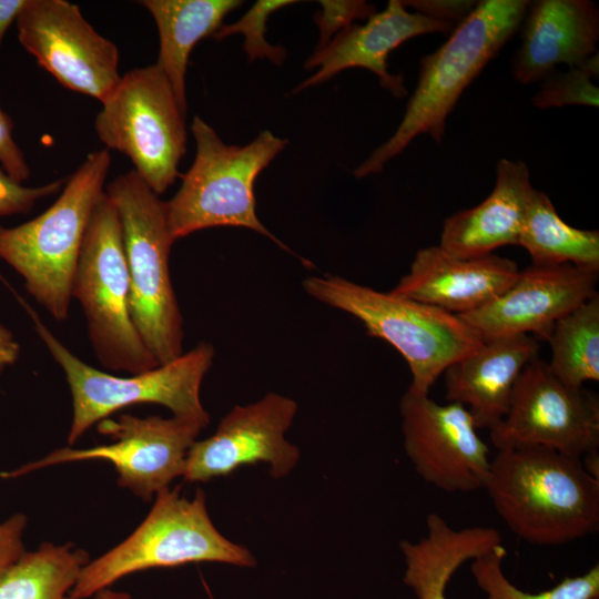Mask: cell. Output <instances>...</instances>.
I'll use <instances>...</instances> for the list:
<instances>
[{
    "label": "cell",
    "mask_w": 599,
    "mask_h": 599,
    "mask_svg": "<svg viewBox=\"0 0 599 599\" xmlns=\"http://www.w3.org/2000/svg\"><path fill=\"white\" fill-rule=\"evenodd\" d=\"M486 489L508 529L536 546H559L599 530V480L581 459L525 446L497 450Z\"/></svg>",
    "instance_id": "obj_1"
},
{
    "label": "cell",
    "mask_w": 599,
    "mask_h": 599,
    "mask_svg": "<svg viewBox=\"0 0 599 599\" xmlns=\"http://www.w3.org/2000/svg\"><path fill=\"white\" fill-rule=\"evenodd\" d=\"M528 0H481L433 53L420 59L416 88L394 134L353 172L383 171L420 134L440 144L459 98L520 28Z\"/></svg>",
    "instance_id": "obj_2"
},
{
    "label": "cell",
    "mask_w": 599,
    "mask_h": 599,
    "mask_svg": "<svg viewBox=\"0 0 599 599\" xmlns=\"http://www.w3.org/2000/svg\"><path fill=\"white\" fill-rule=\"evenodd\" d=\"M303 288L318 302L359 319L369 336L393 345L410 369L407 390L412 393L429 395L449 365L476 352L485 342L456 314L337 275L308 276Z\"/></svg>",
    "instance_id": "obj_3"
},
{
    "label": "cell",
    "mask_w": 599,
    "mask_h": 599,
    "mask_svg": "<svg viewBox=\"0 0 599 599\" xmlns=\"http://www.w3.org/2000/svg\"><path fill=\"white\" fill-rule=\"evenodd\" d=\"M110 165L106 149L90 153L42 214L12 227L0 224V258L55 321L69 316L82 242Z\"/></svg>",
    "instance_id": "obj_4"
},
{
    "label": "cell",
    "mask_w": 599,
    "mask_h": 599,
    "mask_svg": "<svg viewBox=\"0 0 599 599\" xmlns=\"http://www.w3.org/2000/svg\"><path fill=\"white\" fill-rule=\"evenodd\" d=\"M122 226L132 322L159 365L183 352V316L170 277L166 203L135 173L116 176L104 191Z\"/></svg>",
    "instance_id": "obj_5"
},
{
    "label": "cell",
    "mask_w": 599,
    "mask_h": 599,
    "mask_svg": "<svg viewBox=\"0 0 599 599\" xmlns=\"http://www.w3.org/2000/svg\"><path fill=\"white\" fill-rule=\"evenodd\" d=\"M191 132L196 143L194 162L182 175L176 194L165 202L174 241L204 229L234 226L255 231L291 252L258 220L254 195L257 175L288 141L265 130L246 145H227L197 115Z\"/></svg>",
    "instance_id": "obj_6"
},
{
    "label": "cell",
    "mask_w": 599,
    "mask_h": 599,
    "mask_svg": "<svg viewBox=\"0 0 599 599\" xmlns=\"http://www.w3.org/2000/svg\"><path fill=\"white\" fill-rule=\"evenodd\" d=\"M154 498L151 510L128 538L83 567L72 590L75 598L93 597L128 575L152 568L191 562L256 565L247 548L215 528L202 489L189 499L179 488L169 487Z\"/></svg>",
    "instance_id": "obj_7"
},
{
    "label": "cell",
    "mask_w": 599,
    "mask_h": 599,
    "mask_svg": "<svg viewBox=\"0 0 599 599\" xmlns=\"http://www.w3.org/2000/svg\"><path fill=\"white\" fill-rule=\"evenodd\" d=\"M35 328L62 368L72 396V422L68 444L73 445L89 428L119 409L136 404H158L173 416L191 418L205 426L210 415L204 409L200 389L212 366L215 351L206 342L158 367L131 375L115 376L101 372L72 354L30 311Z\"/></svg>",
    "instance_id": "obj_8"
},
{
    "label": "cell",
    "mask_w": 599,
    "mask_h": 599,
    "mask_svg": "<svg viewBox=\"0 0 599 599\" xmlns=\"http://www.w3.org/2000/svg\"><path fill=\"white\" fill-rule=\"evenodd\" d=\"M71 295L82 306L91 345L104 368L135 375L159 366L131 318L121 221L105 192L91 215Z\"/></svg>",
    "instance_id": "obj_9"
},
{
    "label": "cell",
    "mask_w": 599,
    "mask_h": 599,
    "mask_svg": "<svg viewBox=\"0 0 599 599\" xmlns=\"http://www.w3.org/2000/svg\"><path fill=\"white\" fill-rule=\"evenodd\" d=\"M101 104L94 121L100 141L128 156L153 192H165L186 152V114L165 74L156 64L132 69Z\"/></svg>",
    "instance_id": "obj_10"
},
{
    "label": "cell",
    "mask_w": 599,
    "mask_h": 599,
    "mask_svg": "<svg viewBox=\"0 0 599 599\" xmlns=\"http://www.w3.org/2000/svg\"><path fill=\"white\" fill-rule=\"evenodd\" d=\"M206 426L197 420L172 416L138 417L130 414L98 423L100 434L111 444L85 449L59 448L45 457L17 469L0 473L17 478L48 466L71 461L104 460L113 465L120 487L150 501L171 483L182 477L191 446Z\"/></svg>",
    "instance_id": "obj_11"
},
{
    "label": "cell",
    "mask_w": 599,
    "mask_h": 599,
    "mask_svg": "<svg viewBox=\"0 0 599 599\" xmlns=\"http://www.w3.org/2000/svg\"><path fill=\"white\" fill-rule=\"evenodd\" d=\"M489 432L497 450L538 446L581 458L599 449V398L562 384L537 355L518 376L505 417Z\"/></svg>",
    "instance_id": "obj_12"
},
{
    "label": "cell",
    "mask_w": 599,
    "mask_h": 599,
    "mask_svg": "<svg viewBox=\"0 0 599 599\" xmlns=\"http://www.w3.org/2000/svg\"><path fill=\"white\" fill-rule=\"evenodd\" d=\"M18 39L63 87L102 102L121 79L119 50L65 0H28Z\"/></svg>",
    "instance_id": "obj_13"
},
{
    "label": "cell",
    "mask_w": 599,
    "mask_h": 599,
    "mask_svg": "<svg viewBox=\"0 0 599 599\" xmlns=\"http://www.w3.org/2000/svg\"><path fill=\"white\" fill-rule=\"evenodd\" d=\"M399 410L405 453L425 483L447 493L485 487L489 448L466 407L406 390Z\"/></svg>",
    "instance_id": "obj_14"
},
{
    "label": "cell",
    "mask_w": 599,
    "mask_h": 599,
    "mask_svg": "<svg viewBox=\"0 0 599 599\" xmlns=\"http://www.w3.org/2000/svg\"><path fill=\"white\" fill-rule=\"evenodd\" d=\"M296 412L294 399L276 393L235 406L210 437L191 446L182 478L209 481L257 463H266L273 478L287 476L300 458V449L285 438Z\"/></svg>",
    "instance_id": "obj_15"
},
{
    "label": "cell",
    "mask_w": 599,
    "mask_h": 599,
    "mask_svg": "<svg viewBox=\"0 0 599 599\" xmlns=\"http://www.w3.org/2000/svg\"><path fill=\"white\" fill-rule=\"evenodd\" d=\"M598 270L572 264H531L500 297L458 316L484 341L518 334L547 341L559 318L598 294Z\"/></svg>",
    "instance_id": "obj_16"
},
{
    "label": "cell",
    "mask_w": 599,
    "mask_h": 599,
    "mask_svg": "<svg viewBox=\"0 0 599 599\" xmlns=\"http://www.w3.org/2000/svg\"><path fill=\"white\" fill-rule=\"evenodd\" d=\"M454 28L453 23L408 11L403 0H389L383 11L375 12L362 24H351L324 49L315 51L304 67H318V71L300 83L292 93L321 84L343 70L364 68L377 75L379 84L394 97L403 98L407 94L403 75L388 71L390 52L412 38L428 33L449 34Z\"/></svg>",
    "instance_id": "obj_17"
},
{
    "label": "cell",
    "mask_w": 599,
    "mask_h": 599,
    "mask_svg": "<svg viewBox=\"0 0 599 599\" xmlns=\"http://www.w3.org/2000/svg\"><path fill=\"white\" fill-rule=\"evenodd\" d=\"M518 274L510 258L494 253L456 258L433 245L416 253L409 272L389 293L464 315L500 297Z\"/></svg>",
    "instance_id": "obj_18"
},
{
    "label": "cell",
    "mask_w": 599,
    "mask_h": 599,
    "mask_svg": "<svg viewBox=\"0 0 599 599\" xmlns=\"http://www.w3.org/2000/svg\"><path fill=\"white\" fill-rule=\"evenodd\" d=\"M521 43L511 58L521 84L540 82L558 64L578 67L597 53L599 9L589 0L530 1L522 19Z\"/></svg>",
    "instance_id": "obj_19"
},
{
    "label": "cell",
    "mask_w": 599,
    "mask_h": 599,
    "mask_svg": "<svg viewBox=\"0 0 599 599\" xmlns=\"http://www.w3.org/2000/svg\"><path fill=\"white\" fill-rule=\"evenodd\" d=\"M539 347L529 334L485 341L443 373L446 399L466 407L477 428L490 430L505 417L517 378Z\"/></svg>",
    "instance_id": "obj_20"
},
{
    "label": "cell",
    "mask_w": 599,
    "mask_h": 599,
    "mask_svg": "<svg viewBox=\"0 0 599 599\" xmlns=\"http://www.w3.org/2000/svg\"><path fill=\"white\" fill-rule=\"evenodd\" d=\"M535 191L526 163L500 159L491 193L477 206L447 217L438 246L451 257L473 258L501 246L518 245Z\"/></svg>",
    "instance_id": "obj_21"
},
{
    "label": "cell",
    "mask_w": 599,
    "mask_h": 599,
    "mask_svg": "<svg viewBox=\"0 0 599 599\" xmlns=\"http://www.w3.org/2000/svg\"><path fill=\"white\" fill-rule=\"evenodd\" d=\"M426 528L419 540L399 542L405 561L403 580L416 599H448L447 587L455 572L502 545L500 532L493 527L456 529L437 512L428 514Z\"/></svg>",
    "instance_id": "obj_22"
},
{
    "label": "cell",
    "mask_w": 599,
    "mask_h": 599,
    "mask_svg": "<svg viewBox=\"0 0 599 599\" xmlns=\"http://www.w3.org/2000/svg\"><path fill=\"white\" fill-rule=\"evenodd\" d=\"M159 30L160 50L156 65L167 78L176 101L186 114L185 74L194 45L213 35L226 14L240 0H142Z\"/></svg>",
    "instance_id": "obj_23"
},
{
    "label": "cell",
    "mask_w": 599,
    "mask_h": 599,
    "mask_svg": "<svg viewBox=\"0 0 599 599\" xmlns=\"http://www.w3.org/2000/svg\"><path fill=\"white\" fill-rule=\"evenodd\" d=\"M518 245L528 252L532 265L572 264L599 271V232L565 223L541 191L536 190L529 203Z\"/></svg>",
    "instance_id": "obj_24"
},
{
    "label": "cell",
    "mask_w": 599,
    "mask_h": 599,
    "mask_svg": "<svg viewBox=\"0 0 599 599\" xmlns=\"http://www.w3.org/2000/svg\"><path fill=\"white\" fill-rule=\"evenodd\" d=\"M90 558L72 544L43 542L0 577V599H78L72 590Z\"/></svg>",
    "instance_id": "obj_25"
},
{
    "label": "cell",
    "mask_w": 599,
    "mask_h": 599,
    "mask_svg": "<svg viewBox=\"0 0 599 599\" xmlns=\"http://www.w3.org/2000/svg\"><path fill=\"white\" fill-rule=\"evenodd\" d=\"M547 342L548 366L565 385L581 388L599 380V294L559 318Z\"/></svg>",
    "instance_id": "obj_26"
},
{
    "label": "cell",
    "mask_w": 599,
    "mask_h": 599,
    "mask_svg": "<svg viewBox=\"0 0 599 599\" xmlns=\"http://www.w3.org/2000/svg\"><path fill=\"white\" fill-rule=\"evenodd\" d=\"M507 550L502 545L471 560L470 571L486 599H596L599 598V566L566 577L552 588L528 592L515 586L502 570Z\"/></svg>",
    "instance_id": "obj_27"
},
{
    "label": "cell",
    "mask_w": 599,
    "mask_h": 599,
    "mask_svg": "<svg viewBox=\"0 0 599 599\" xmlns=\"http://www.w3.org/2000/svg\"><path fill=\"white\" fill-rule=\"evenodd\" d=\"M598 52L589 57L578 67L567 71L556 69L541 81L532 104L539 109L562 108L566 105H599V89L592 78L599 72Z\"/></svg>",
    "instance_id": "obj_28"
},
{
    "label": "cell",
    "mask_w": 599,
    "mask_h": 599,
    "mask_svg": "<svg viewBox=\"0 0 599 599\" xmlns=\"http://www.w3.org/2000/svg\"><path fill=\"white\" fill-rule=\"evenodd\" d=\"M295 2L293 0H258L240 20L222 26L213 34V38L220 41L229 35L242 33L245 39L243 49L250 61L268 59L276 65H281L286 58V51L282 47L267 42L265 38L266 21L274 11Z\"/></svg>",
    "instance_id": "obj_29"
},
{
    "label": "cell",
    "mask_w": 599,
    "mask_h": 599,
    "mask_svg": "<svg viewBox=\"0 0 599 599\" xmlns=\"http://www.w3.org/2000/svg\"><path fill=\"white\" fill-rule=\"evenodd\" d=\"M322 11L315 14L319 29V41L315 51L324 49L342 30L357 20H366L376 12V7L364 0H322Z\"/></svg>",
    "instance_id": "obj_30"
},
{
    "label": "cell",
    "mask_w": 599,
    "mask_h": 599,
    "mask_svg": "<svg viewBox=\"0 0 599 599\" xmlns=\"http://www.w3.org/2000/svg\"><path fill=\"white\" fill-rule=\"evenodd\" d=\"M63 180L28 187L10 179L0 170V217L30 212L35 202L61 191Z\"/></svg>",
    "instance_id": "obj_31"
},
{
    "label": "cell",
    "mask_w": 599,
    "mask_h": 599,
    "mask_svg": "<svg viewBox=\"0 0 599 599\" xmlns=\"http://www.w3.org/2000/svg\"><path fill=\"white\" fill-rule=\"evenodd\" d=\"M0 164L14 182L22 184L30 176L23 153L12 136V122L0 108Z\"/></svg>",
    "instance_id": "obj_32"
},
{
    "label": "cell",
    "mask_w": 599,
    "mask_h": 599,
    "mask_svg": "<svg viewBox=\"0 0 599 599\" xmlns=\"http://www.w3.org/2000/svg\"><path fill=\"white\" fill-rule=\"evenodd\" d=\"M478 1L474 0H406V8H410L429 19L457 24L463 21L475 8Z\"/></svg>",
    "instance_id": "obj_33"
},
{
    "label": "cell",
    "mask_w": 599,
    "mask_h": 599,
    "mask_svg": "<svg viewBox=\"0 0 599 599\" xmlns=\"http://www.w3.org/2000/svg\"><path fill=\"white\" fill-rule=\"evenodd\" d=\"M26 515L18 512L0 522V577L26 551Z\"/></svg>",
    "instance_id": "obj_34"
},
{
    "label": "cell",
    "mask_w": 599,
    "mask_h": 599,
    "mask_svg": "<svg viewBox=\"0 0 599 599\" xmlns=\"http://www.w3.org/2000/svg\"><path fill=\"white\" fill-rule=\"evenodd\" d=\"M20 344L13 333L0 323V375L19 358Z\"/></svg>",
    "instance_id": "obj_35"
},
{
    "label": "cell",
    "mask_w": 599,
    "mask_h": 599,
    "mask_svg": "<svg viewBox=\"0 0 599 599\" xmlns=\"http://www.w3.org/2000/svg\"><path fill=\"white\" fill-rule=\"evenodd\" d=\"M28 0H0V47L11 23L19 17Z\"/></svg>",
    "instance_id": "obj_36"
},
{
    "label": "cell",
    "mask_w": 599,
    "mask_h": 599,
    "mask_svg": "<svg viewBox=\"0 0 599 599\" xmlns=\"http://www.w3.org/2000/svg\"><path fill=\"white\" fill-rule=\"evenodd\" d=\"M580 459L585 470L599 480V449L587 453Z\"/></svg>",
    "instance_id": "obj_37"
},
{
    "label": "cell",
    "mask_w": 599,
    "mask_h": 599,
    "mask_svg": "<svg viewBox=\"0 0 599 599\" xmlns=\"http://www.w3.org/2000/svg\"><path fill=\"white\" fill-rule=\"evenodd\" d=\"M93 597L94 599H131L129 593L113 591L110 588L100 590Z\"/></svg>",
    "instance_id": "obj_38"
},
{
    "label": "cell",
    "mask_w": 599,
    "mask_h": 599,
    "mask_svg": "<svg viewBox=\"0 0 599 599\" xmlns=\"http://www.w3.org/2000/svg\"><path fill=\"white\" fill-rule=\"evenodd\" d=\"M596 599H599V598H596Z\"/></svg>",
    "instance_id": "obj_39"
}]
</instances>
